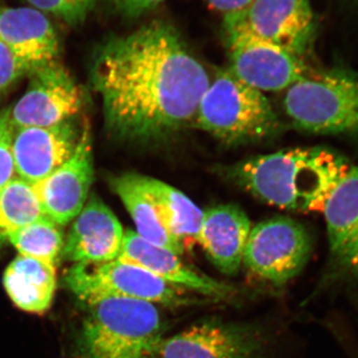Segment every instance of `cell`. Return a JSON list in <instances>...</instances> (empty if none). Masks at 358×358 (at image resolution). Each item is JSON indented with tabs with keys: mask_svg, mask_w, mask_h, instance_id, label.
Returning <instances> with one entry per match:
<instances>
[{
	"mask_svg": "<svg viewBox=\"0 0 358 358\" xmlns=\"http://www.w3.org/2000/svg\"><path fill=\"white\" fill-rule=\"evenodd\" d=\"M92 76L110 133L140 141L180 131L194 119L210 83L178 30L164 20L103 44Z\"/></svg>",
	"mask_w": 358,
	"mask_h": 358,
	"instance_id": "1",
	"label": "cell"
},
{
	"mask_svg": "<svg viewBox=\"0 0 358 358\" xmlns=\"http://www.w3.org/2000/svg\"><path fill=\"white\" fill-rule=\"evenodd\" d=\"M350 166L327 148H294L261 155L235 167L240 185L266 203L293 212L322 211Z\"/></svg>",
	"mask_w": 358,
	"mask_h": 358,
	"instance_id": "2",
	"label": "cell"
},
{
	"mask_svg": "<svg viewBox=\"0 0 358 358\" xmlns=\"http://www.w3.org/2000/svg\"><path fill=\"white\" fill-rule=\"evenodd\" d=\"M79 341L80 358H148L164 334L154 303L105 298L88 305Z\"/></svg>",
	"mask_w": 358,
	"mask_h": 358,
	"instance_id": "3",
	"label": "cell"
},
{
	"mask_svg": "<svg viewBox=\"0 0 358 358\" xmlns=\"http://www.w3.org/2000/svg\"><path fill=\"white\" fill-rule=\"evenodd\" d=\"M284 108L303 131L358 136V72L345 68L310 72L287 90Z\"/></svg>",
	"mask_w": 358,
	"mask_h": 358,
	"instance_id": "4",
	"label": "cell"
},
{
	"mask_svg": "<svg viewBox=\"0 0 358 358\" xmlns=\"http://www.w3.org/2000/svg\"><path fill=\"white\" fill-rule=\"evenodd\" d=\"M200 129L229 143L263 140L278 128L270 101L259 91L223 70L210 81L196 115Z\"/></svg>",
	"mask_w": 358,
	"mask_h": 358,
	"instance_id": "5",
	"label": "cell"
},
{
	"mask_svg": "<svg viewBox=\"0 0 358 358\" xmlns=\"http://www.w3.org/2000/svg\"><path fill=\"white\" fill-rule=\"evenodd\" d=\"M66 287L82 303L90 305L105 298L159 303L181 307L194 303L185 289L162 281L145 268L122 261L77 263L66 272Z\"/></svg>",
	"mask_w": 358,
	"mask_h": 358,
	"instance_id": "6",
	"label": "cell"
},
{
	"mask_svg": "<svg viewBox=\"0 0 358 358\" xmlns=\"http://www.w3.org/2000/svg\"><path fill=\"white\" fill-rule=\"evenodd\" d=\"M223 36L230 71L261 92L288 90L310 74L303 58L259 38L239 15L223 18Z\"/></svg>",
	"mask_w": 358,
	"mask_h": 358,
	"instance_id": "7",
	"label": "cell"
},
{
	"mask_svg": "<svg viewBox=\"0 0 358 358\" xmlns=\"http://www.w3.org/2000/svg\"><path fill=\"white\" fill-rule=\"evenodd\" d=\"M310 251L312 238L301 223L275 217L252 228L243 263L258 277L281 286L303 270Z\"/></svg>",
	"mask_w": 358,
	"mask_h": 358,
	"instance_id": "8",
	"label": "cell"
},
{
	"mask_svg": "<svg viewBox=\"0 0 358 358\" xmlns=\"http://www.w3.org/2000/svg\"><path fill=\"white\" fill-rule=\"evenodd\" d=\"M24 95L10 109L13 129L55 126L69 121L83 106L74 78L58 60L30 74Z\"/></svg>",
	"mask_w": 358,
	"mask_h": 358,
	"instance_id": "9",
	"label": "cell"
},
{
	"mask_svg": "<svg viewBox=\"0 0 358 358\" xmlns=\"http://www.w3.org/2000/svg\"><path fill=\"white\" fill-rule=\"evenodd\" d=\"M265 345V334L259 327L209 320L162 338L155 355L160 358H261Z\"/></svg>",
	"mask_w": 358,
	"mask_h": 358,
	"instance_id": "10",
	"label": "cell"
},
{
	"mask_svg": "<svg viewBox=\"0 0 358 358\" xmlns=\"http://www.w3.org/2000/svg\"><path fill=\"white\" fill-rule=\"evenodd\" d=\"M93 178L91 134L86 126L72 157L32 186L45 216L61 226L74 220L84 208Z\"/></svg>",
	"mask_w": 358,
	"mask_h": 358,
	"instance_id": "11",
	"label": "cell"
},
{
	"mask_svg": "<svg viewBox=\"0 0 358 358\" xmlns=\"http://www.w3.org/2000/svg\"><path fill=\"white\" fill-rule=\"evenodd\" d=\"M244 24L259 38L303 58L312 47L315 21L310 0H253Z\"/></svg>",
	"mask_w": 358,
	"mask_h": 358,
	"instance_id": "12",
	"label": "cell"
},
{
	"mask_svg": "<svg viewBox=\"0 0 358 358\" xmlns=\"http://www.w3.org/2000/svg\"><path fill=\"white\" fill-rule=\"evenodd\" d=\"M331 277L358 281V166L350 167L327 199L324 209Z\"/></svg>",
	"mask_w": 358,
	"mask_h": 358,
	"instance_id": "13",
	"label": "cell"
},
{
	"mask_svg": "<svg viewBox=\"0 0 358 358\" xmlns=\"http://www.w3.org/2000/svg\"><path fill=\"white\" fill-rule=\"evenodd\" d=\"M81 134L72 120L43 128L14 129L13 155L16 176L32 185L43 180L72 157Z\"/></svg>",
	"mask_w": 358,
	"mask_h": 358,
	"instance_id": "14",
	"label": "cell"
},
{
	"mask_svg": "<svg viewBox=\"0 0 358 358\" xmlns=\"http://www.w3.org/2000/svg\"><path fill=\"white\" fill-rule=\"evenodd\" d=\"M117 260L133 264L173 286L189 289L214 300H226L234 294V289L229 285L192 270L179 259L178 254L150 243L136 231H124Z\"/></svg>",
	"mask_w": 358,
	"mask_h": 358,
	"instance_id": "15",
	"label": "cell"
},
{
	"mask_svg": "<svg viewBox=\"0 0 358 358\" xmlns=\"http://www.w3.org/2000/svg\"><path fill=\"white\" fill-rule=\"evenodd\" d=\"M124 235L114 212L92 195L73 220L61 256L75 264L110 262L119 256Z\"/></svg>",
	"mask_w": 358,
	"mask_h": 358,
	"instance_id": "16",
	"label": "cell"
},
{
	"mask_svg": "<svg viewBox=\"0 0 358 358\" xmlns=\"http://www.w3.org/2000/svg\"><path fill=\"white\" fill-rule=\"evenodd\" d=\"M0 39L29 75L57 60L60 51L50 20L32 7L0 8Z\"/></svg>",
	"mask_w": 358,
	"mask_h": 358,
	"instance_id": "17",
	"label": "cell"
},
{
	"mask_svg": "<svg viewBox=\"0 0 358 358\" xmlns=\"http://www.w3.org/2000/svg\"><path fill=\"white\" fill-rule=\"evenodd\" d=\"M251 222L240 207L227 204L203 211L199 240L220 272L235 275L243 263Z\"/></svg>",
	"mask_w": 358,
	"mask_h": 358,
	"instance_id": "18",
	"label": "cell"
},
{
	"mask_svg": "<svg viewBox=\"0 0 358 358\" xmlns=\"http://www.w3.org/2000/svg\"><path fill=\"white\" fill-rule=\"evenodd\" d=\"M3 286L14 305L41 315L51 307L56 291V266L18 255L3 275Z\"/></svg>",
	"mask_w": 358,
	"mask_h": 358,
	"instance_id": "19",
	"label": "cell"
},
{
	"mask_svg": "<svg viewBox=\"0 0 358 358\" xmlns=\"http://www.w3.org/2000/svg\"><path fill=\"white\" fill-rule=\"evenodd\" d=\"M138 182L154 202L164 227L183 246L199 240L203 211L185 193L159 179L136 173Z\"/></svg>",
	"mask_w": 358,
	"mask_h": 358,
	"instance_id": "20",
	"label": "cell"
},
{
	"mask_svg": "<svg viewBox=\"0 0 358 358\" xmlns=\"http://www.w3.org/2000/svg\"><path fill=\"white\" fill-rule=\"evenodd\" d=\"M113 192L122 200L136 224L138 235L150 243L181 255L185 247L166 230L154 202L138 182L136 173H124L110 181Z\"/></svg>",
	"mask_w": 358,
	"mask_h": 358,
	"instance_id": "21",
	"label": "cell"
},
{
	"mask_svg": "<svg viewBox=\"0 0 358 358\" xmlns=\"http://www.w3.org/2000/svg\"><path fill=\"white\" fill-rule=\"evenodd\" d=\"M45 216L32 185L16 176L0 188V245L28 224Z\"/></svg>",
	"mask_w": 358,
	"mask_h": 358,
	"instance_id": "22",
	"label": "cell"
},
{
	"mask_svg": "<svg viewBox=\"0 0 358 358\" xmlns=\"http://www.w3.org/2000/svg\"><path fill=\"white\" fill-rule=\"evenodd\" d=\"M8 242L20 255L55 266L64 246L60 225L47 216L16 231L9 237Z\"/></svg>",
	"mask_w": 358,
	"mask_h": 358,
	"instance_id": "23",
	"label": "cell"
},
{
	"mask_svg": "<svg viewBox=\"0 0 358 358\" xmlns=\"http://www.w3.org/2000/svg\"><path fill=\"white\" fill-rule=\"evenodd\" d=\"M32 8L51 14L69 25H78L86 20L96 0H26Z\"/></svg>",
	"mask_w": 358,
	"mask_h": 358,
	"instance_id": "24",
	"label": "cell"
},
{
	"mask_svg": "<svg viewBox=\"0 0 358 358\" xmlns=\"http://www.w3.org/2000/svg\"><path fill=\"white\" fill-rule=\"evenodd\" d=\"M13 131L10 109L0 110V188L17 176L13 155Z\"/></svg>",
	"mask_w": 358,
	"mask_h": 358,
	"instance_id": "25",
	"label": "cell"
},
{
	"mask_svg": "<svg viewBox=\"0 0 358 358\" xmlns=\"http://www.w3.org/2000/svg\"><path fill=\"white\" fill-rule=\"evenodd\" d=\"M24 75V68L7 45L0 39V95L6 93Z\"/></svg>",
	"mask_w": 358,
	"mask_h": 358,
	"instance_id": "26",
	"label": "cell"
},
{
	"mask_svg": "<svg viewBox=\"0 0 358 358\" xmlns=\"http://www.w3.org/2000/svg\"><path fill=\"white\" fill-rule=\"evenodd\" d=\"M117 13L128 17H138L154 10L166 0H108Z\"/></svg>",
	"mask_w": 358,
	"mask_h": 358,
	"instance_id": "27",
	"label": "cell"
},
{
	"mask_svg": "<svg viewBox=\"0 0 358 358\" xmlns=\"http://www.w3.org/2000/svg\"><path fill=\"white\" fill-rule=\"evenodd\" d=\"M206 2L223 18H228L244 13L253 0H206Z\"/></svg>",
	"mask_w": 358,
	"mask_h": 358,
	"instance_id": "28",
	"label": "cell"
}]
</instances>
